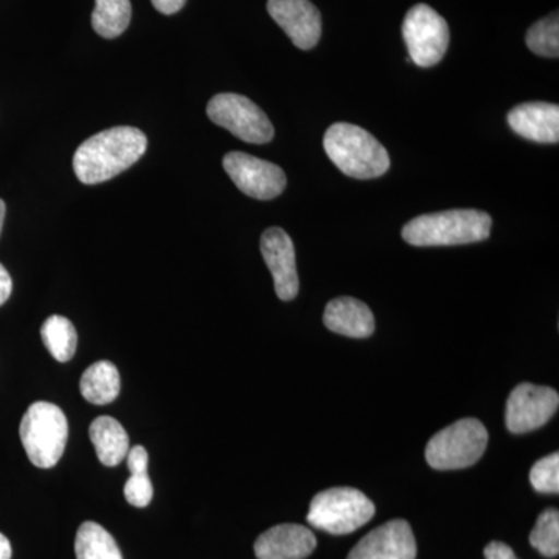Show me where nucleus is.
Segmentation results:
<instances>
[{"label":"nucleus","instance_id":"1","mask_svg":"<svg viewBox=\"0 0 559 559\" xmlns=\"http://www.w3.org/2000/svg\"><path fill=\"white\" fill-rule=\"evenodd\" d=\"M146 146L148 139L139 128H110L81 143L73 156V171L84 186L106 182L139 162Z\"/></svg>","mask_w":559,"mask_h":559},{"label":"nucleus","instance_id":"2","mask_svg":"<svg viewBox=\"0 0 559 559\" xmlns=\"http://www.w3.org/2000/svg\"><path fill=\"white\" fill-rule=\"evenodd\" d=\"M491 226V216L480 210H447L409 221L403 240L417 248L471 245L487 240Z\"/></svg>","mask_w":559,"mask_h":559},{"label":"nucleus","instance_id":"3","mask_svg":"<svg viewBox=\"0 0 559 559\" xmlns=\"http://www.w3.org/2000/svg\"><path fill=\"white\" fill-rule=\"evenodd\" d=\"M323 148L330 160L349 178H380L390 168L388 150L356 124L334 123L325 132Z\"/></svg>","mask_w":559,"mask_h":559},{"label":"nucleus","instance_id":"4","mask_svg":"<svg viewBox=\"0 0 559 559\" xmlns=\"http://www.w3.org/2000/svg\"><path fill=\"white\" fill-rule=\"evenodd\" d=\"M20 433L33 465L50 469L58 465L64 454L69 436L68 418L57 404L38 401L25 412Z\"/></svg>","mask_w":559,"mask_h":559},{"label":"nucleus","instance_id":"5","mask_svg":"<svg viewBox=\"0 0 559 559\" xmlns=\"http://www.w3.org/2000/svg\"><path fill=\"white\" fill-rule=\"evenodd\" d=\"M374 513V503L362 491L336 487L312 498L307 520L312 527L340 536L356 532L371 521Z\"/></svg>","mask_w":559,"mask_h":559},{"label":"nucleus","instance_id":"6","mask_svg":"<svg viewBox=\"0 0 559 559\" xmlns=\"http://www.w3.org/2000/svg\"><path fill=\"white\" fill-rule=\"evenodd\" d=\"M488 444V430L476 418H463L429 440L426 462L433 469L469 468L479 462Z\"/></svg>","mask_w":559,"mask_h":559},{"label":"nucleus","instance_id":"7","mask_svg":"<svg viewBox=\"0 0 559 559\" xmlns=\"http://www.w3.org/2000/svg\"><path fill=\"white\" fill-rule=\"evenodd\" d=\"M403 36L409 50V60L419 68L439 64L450 47L448 22L426 3L412 7L406 14Z\"/></svg>","mask_w":559,"mask_h":559},{"label":"nucleus","instance_id":"8","mask_svg":"<svg viewBox=\"0 0 559 559\" xmlns=\"http://www.w3.org/2000/svg\"><path fill=\"white\" fill-rule=\"evenodd\" d=\"M213 123L248 143L263 145L274 139V127L264 110L245 95L218 94L209 102Z\"/></svg>","mask_w":559,"mask_h":559},{"label":"nucleus","instance_id":"9","mask_svg":"<svg viewBox=\"0 0 559 559\" xmlns=\"http://www.w3.org/2000/svg\"><path fill=\"white\" fill-rule=\"evenodd\" d=\"M224 170L242 193L253 200L271 201L286 189L285 171L278 165L234 151L223 160Z\"/></svg>","mask_w":559,"mask_h":559},{"label":"nucleus","instance_id":"10","mask_svg":"<svg viewBox=\"0 0 559 559\" xmlns=\"http://www.w3.org/2000/svg\"><path fill=\"white\" fill-rule=\"evenodd\" d=\"M558 406L557 390L522 382L507 400V429L511 433H525L543 428L557 414Z\"/></svg>","mask_w":559,"mask_h":559},{"label":"nucleus","instance_id":"11","mask_svg":"<svg viewBox=\"0 0 559 559\" xmlns=\"http://www.w3.org/2000/svg\"><path fill=\"white\" fill-rule=\"evenodd\" d=\"M261 255L274 277L278 299L290 301L299 294V274L296 266V250L288 234L280 227H271L261 235Z\"/></svg>","mask_w":559,"mask_h":559},{"label":"nucleus","instance_id":"12","mask_svg":"<svg viewBox=\"0 0 559 559\" xmlns=\"http://www.w3.org/2000/svg\"><path fill=\"white\" fill-rule=\"evenodd\" d=\"M347 559H417V540L409 522L395 520L371 530Z\"/></svg>","mask_w":559,"mask_h":559},{"label":"nucleus","instance_id":"13","mask_svg":"<svg viewBox=\"0 0 559 559\" xmlns=\"http://www.w3.org/2000/svg\"><path fill=\"white\" fill-rule=\"evenodd\" d=\"M267 11L297 49L311 50L318 46L322 17L310 0H267Z\"/></svg>","mask_w":559,"mask_h":559},{"label":"nucleus","instance_id":"14","mask_svg":"<svg viewBox=\"0 0 559 559\" xmlns=\"http://www.w3.org/2000/svg\"><path fill=\"white\" fill-rule=\"evenodd\" d=\"M318 547L314 533L305 525L280 524L260 535L255 540L259 559H305Z\"/></svg>","mask_w":559,"mask_h":559},{"label":"nucleus","instance_id":"15","mask_svg":"<svg viewBox=\"0 0 559 559\" xmlns=\"http://www.w3.org/2000/svg\"><path fill=\"white\" fill-rule=\"evenodd\" d=\"M507 120L511 130L521 138L538 143H558L559 108L554 103H524L511 109Z\"/></svg>","mask_w":559,"mask_h":559},{"label":"nucleus","instance_id":"16","mask_svg":"<svg viewBox=\"0 0 559 559\" xmlns=\"http://www.w3.org/2000/svg\"><path fill=\"white\" fill-rule=\"evenodd\" d=\"M326 329L342 336L366 340L374 333V316L364 301L353 297H337L323 312Z\"/></svg>","mask_w":559,"mask_h":559},{"label":"nucleus","instance_id":"17","mask_svg":"<svg viewBox=\"0 0 559 559\" xmlns=\"http://www.w3.org/2000/svg\"><path fill=\"white\" fill-rule=\"evenodd\" d=\"M90 437L103 465H120L130 452V437L116 418L98 417L92 421Z\"/></svg>","mask_w":559,"mask_h":559},{"label":"nucleus","instance_id":"18","mask_svg":"<svg viewBox=\"0 0 559 559\" xmlns=\"http://www.w3.org/2000/svg\"><path fill=\"white\" fill-rule=\"evenodd\" d=\"M81 395L92 404L105 406L120 393V373L109 360H98L84 371L80 381Z\"/></svg>","mask_w":559,"mask_h":559},{"label":"nucleus","instance_id":"19","mask_svg":"<svg viewBox=\"0 0 559 559\" xmlns=\"http://www.w3.org/2000/svg\"><path fill=\"white\" fill-rule=\"evenodd\" d=\"M76 559H123L116 539L97 522L81 524L75 538Z\"/></svg>","mask_w":559,"mask_h":559},{"label":"nucleus","instance_id":"20","mask_svg":"<svg viewBox=\"0 0 559 559\" xmlns=\"http://www.w3.org/2000/svg\"><path fill=\"white\" fill-rule=\"evenodd\" d=\"M130 0H95L92 27L106 39L119 38L130 27Z\"/></svg>","mask_w":559,"mask_h":559},{"label":"nucleus","instance_id":"21","mask_svg":"<svg viewBox=\"0 0 559 559\" xmlns=\"http://www.w3.org/2000/svg\"><path fill=\"white\" fill-rule=\"evenodd\" d=\"M40 340L58 362H68L75 355L79 334L68 318L50 316L40 326Z\"/></svg>","mask_w":559,"mask_h":559},{"label":"nucleus","instance_id":"22","mask_svg":"<svg viewBox=\"0 0 559 559\" xmlns=\"http://www.w3.org/2000/svg\"><path fill=\"white\" fill-rule=\"evenodd\" d=\"M528 49L539 57H559V21L558 13L550 14L533 24L525 36Z\"/></svg>","mask_w":559,"mask_h":559},{"label":"nucleus","instance_id":"23","mask_svg":"<svg viewBox=\"0 0 559 559\" xmlns=\"http://www.w3.org/2000/svg\"><path fill=\"white\" fill-rule=\"evenodd\" d=\"M530 544L543 557L557 558L559 554V513L557 509H547L539 514L535 528L530 533Z\"/></svg>","mask_w":559,"mask_h":559},{"label":"nucleus","instance_id":"24","mask_svg":"<svg viewBox=\"0 0 559 559\" xmlns=\"http://www.w3.org/2000/svg\"><path fill=\"white\" fill-rule=\"evenodd\" d=\"M532 487L544 495H558L559 492V454L547 455L538 460L530 471Z\"/></svg>","mask_w":559,"mask_h":559},{"label":"nucleus","instance_id":"25","mask_svg":"<svg viewBox=\"0 0 559 559\" xmlns=\"http://www.w3.org/2000/svg\"><path fill=\"white\" fill-rule=\"evenodd\" d=\"M123 492L130 506L138 507V509L148 507L154 495L148 473L131 474L130 479L124 484Z\"/></svg>","mask_w":559,"mask_h":559},{"label":"nucleus","instance_id":"26","mask_svg":"<svg viewBox=\"0 0 559 559\" xmlns=\"http://www.w3.org/2000/svg\"><path fill=\"white\" fill-rule=\"evenodd\" d=\"M128 469L131 474L148 473V452L143 447L130 448L127 455Z\"/></svg>","mask_w":559,"mask_h":559},{"label":"nucleus","instance_id":"27","mask_svg":"<svg viewBox=\"0 0 559 559\" xmlns=\"http://www.w3.org/2000/svg\"><path fill=\"white\" fill-rule=\"evenodd\" d=\"M485 558L487 559H518L514 551L511 550L510 546L507 544L499 543V540H492L489 543L484 550Z\"/></svg>","mask_w":559,"mask_h":559},{"label":"nucleus","instance_id":"28","mask_svg":"<svg viewBox=\"0 0 559 559\" xmlns=\"http://www.w3.org/2000/svg\"><path fill=\"white\" fill-rule=\"evenodd\" d=\"M187 0H151L154 9L160 11L162 14H175L183 9Z\"/></svg>","mask_w":559,"mask_h":559},{"label":"nucleus","instance_id":"29","mask_svg":"<svg viewBox=\"0 0 559 559\" xmlns=\"http://www.w3.org/2000/svg\"><path fill=\"white\" fill-rule=\"evenodd\" d=\"M11 290H13V280H11L5 266L0 264V307L10 299Z\"/></svg>","mask_w":559,"mask_h":559},{"label":"nucleus","instance_id":"30","mask_svg":"<svg viewBox=\"0 0 559 559\" xmlns=\"http://www.w3.org/2000/svg\"><path fill=\"white\" fill-rule=\"evenodd\" d=\"M11 554L13 550H11L9 538L0 533V559H11Z\"/></svg>","mask_w":559,"mask_h":559},{"label":"nucleus","instance_id":"31","mask_svg":"<svg viewBox=\"0 0 559 559\" xmlns=\"http://www.w3.org/2000/svg\"><path fill=\"white\" fill-rule=\"evenodd\" d=\"M5 215H7V205H5V202H3L2 200H0V234H2V229H3V221H5Z\"/></svg>","mask_w":559,"mask_h":559}]
</instances>
